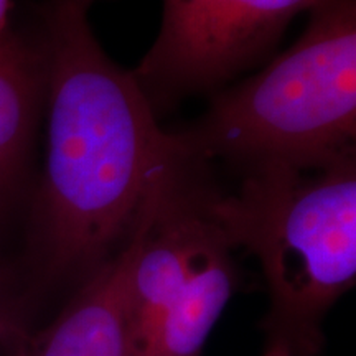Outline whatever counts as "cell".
Instances as JSON below:
<instances>
[{"mask_svg":"<svg viewBox=\"0 0 356 356\" xmlns=\"http://www.w3.org/2000/svg\"><path fill=\"white\" fill-rule=\"evenodd\" d=\"M323 0H162V24L132 74L162 109L211 91L269 55L297 15Z\"/></svg>","mask_w":356,"mask_h":356,"instance_id":"277c9868","label":"cell"},{"mask_svg":"<svg viewBox=\"0 0 356 356\" xmlns=\"http://www.w3.org/2000/svg\"><path fill=\"white\" fill-rule=\"evenodd\" d=\"M170 137L186 165L222 159L243 172H315L355 155L356 0L312 8L289 50L216 95L198 121Z\"/></svg>","mask_w":356,"mask_h":356,"instance_id":"3957f363","label":"cell"},{"mask_svg":"<svg viewBox=\"0 0 356 356\" xmlns=\"http://www.w3.org/2000/svg\"><path fill=\"white\" fill-rule=\"evenodd\" d=\"M234 289L231 246L211 220L188 279L136 356H202Z\"/></svg>","mask_w":356,"mask_h":356,"instance_id":"8992f818","label":"cell"},{"mask_svg":"<svg viewBox=\"0 0 356 356\" xmlns=\"http://www.w3.org/2000/svg\"><path fill=\"white\" fill-rule=\"evenodd\" d=\"M42 96V53L7 33L0 42V204L24 172Z\"/></svg>","mask_w":356,"mask_h":356,"instance_id":"52a82bcc","label":"cell"},{"mask_svg":"<svg viewBox=\"0 0 356 356\" xmlns=\"http://www.w3.org/2000/svg\"><path fill=\"white\" fill-rule=\"evenodd\" d=\"M97 0H47V162L40 238L51 274L89 275L126 243L157 184L178 163L170 132L131 71L101 47Z\"/></svg>","mask_w":356,"mask_h":356,"instance_id":"6da1fadb","label":"cell"},{"mask_svg":"<svg viewBox=\"0 0 356 356\" xmlns=\"http://www.w3.org/2000/svg\"><path fill=\"white\" fill-rule=\"evenodd\" d=\"M204 208L261 264L262 356H318L325 317L356 280V155L315 172L252 168L228 197L204 193Z\"/></svg>","mask_w":356,"mask_h":356,"instance_id":"7a4b0ae2","label":"cell"},{"mask_svg":"<svg viewBox=\"0 0 356 356\" xmlns=\"http://www.w3.org/2000/svg\"><path fill=\"white\" fill-rule=\"evenodd\" d=\"M167 177L147 198L126 243L88 275L60 317L30 340L19 356H132L129 275Z\"/></svg>","mask_w":356,"mask_h":356,"instance_id":"5b68a950","label":"cell"},{"mask_svg":"<svg viewBox=\"0 0 356 356\" xmlns=\"http://www.w3.org/2000/svg\"><path fill=\"white\" fill-rule=\"evenodd\" d=\"M10 3L12 0H0V42L3 37L8 33L7 25H8V13H10Z\"/></svg>","mask_w":356,"mask_h":356,"instance_id":"ba28073f","label":"cell"},{"mask_svg":"<svg viewBox=\"0 0 356 356\" xmlns=\"http://www.w3.org/2000/svg\"><path fill=\"white\" fill-rule=\"evenodd\" d=\"M3 318H6V312H3V293H2V280H0V330H2Z\"/></svg>","mask_w":356,"mask_h":356,"instance_id":"9c48e42d","label":"cell"}]
</instances>
